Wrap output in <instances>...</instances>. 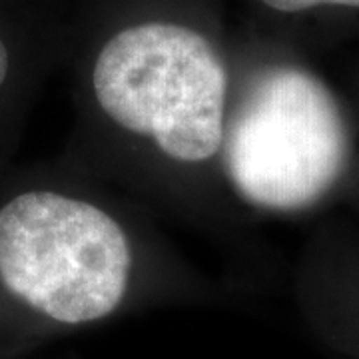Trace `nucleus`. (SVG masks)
I'll return each mask as SVG.
<instances>
[{"label": "nucleus", "mask_w": 359, "mask_h": 359, "mask_svg": "<svg viewBox=\"0 0 359 359\" xmlns=\"http://www.w3.org/2000/svg\"><path fill=\"white\" fill-rule=\"evenodd\" d=\"M233 74L194 26L146 20L116 30L82 86L86 112L116 144L178 178L218 180Z\"/></svg>", "instance_id": "nucleus-1"}, {"label": "nucleus", "mask_w": 359, "mask_h": 359, "mask_svg": "<svg viewBox=\"0 0 359 359\" xmlns=\"http://www.w3.org/2000/svg\"><path fill=\"white\" fill-rule=\"evenodd\" d=\"M146 252L130 216L74 182L30 188L0 205L2 290L65 332L128 308Z\"/></svg>", "instance_id": "nucleus-2"}, {"label": "nucleus", "mask_w": 359, "mask_h": 359, "mask_svg": "<svg viewBox=\"0 0 359 359\" xmlns=\"http://www.w3.org/2000/svg\"><path fill=\"white\" fill-rule=\"evenodd\" d=\"M346 162V122L320 78L269 66L233 84L218 180L242 204L304 210L334 188Z\"/></svg>", "instance_id": "nucleus-3"}, {"label": "nucleus", "mask_w": 359, "mask_h": 359, "mask_svg": "<svg viewBox=\"0 0 359 359\" xmlns=\"http://www.w3.org/2000/svg\"><path fill=\"white\" fill-rule=\"evenodd\" d=\"M276 13L297 14L308 13L318 6H346V8H359V0H259Z\"/></svg>", "instance_id": "nucleus-4"}, {"label": "nucleus", "mask_w": 359, "mask_h": 359, "mask_svg": "<svg viewBox=\"0 0 359 359\" xmlns=\"http://www.w3.org/2000/svg\"><path fill=\"white\" fill-rule=\"evenodd\" d=\"M8 74H11V52L6 48L4 40L0 39V94L6 86Z\"/></svg>", "instance_id": "nucleus-5"}]
</instances>
